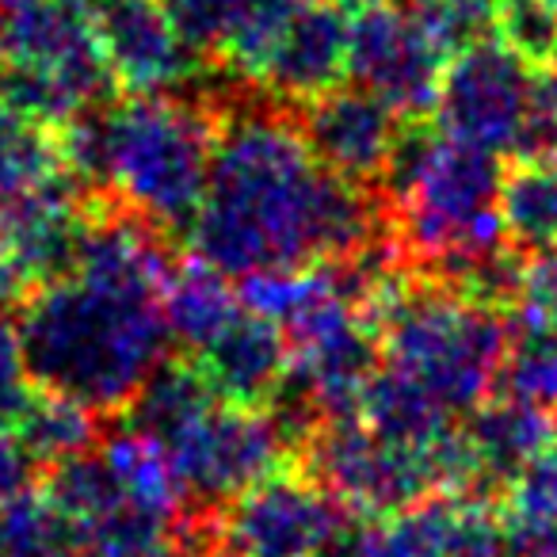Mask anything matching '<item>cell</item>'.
<instances>
[{
    "instance_id": "6da1fadb",
    "label": "cell",
    "mask_w": 557,
    "mask_h": 557,
    "mask_svg": "<svg viewBox=\"0 0 557 557\" xmlns=\"http://www.w3.org/2000/svg\"><path fill=\"white\" fill-rule=\"evenodd\" d=\"M210 108V172L187 225L199 260L222 275H252L348 260L386 237L379 191L321 169L295 108L252 81Z\"/></svg>"
},
{
    "instance_id": "7a4b0ae2",
    "label": "cell",
    "mask_w": 557,
    "mask_h": 557,
    "mask_svg": "<svg viewBox=\"0 0 557 557\" xmlns=\"http://www.w3.org/2000/svg\"><path fill=\"white\" fill-rule=\"evenodd\" d=\"M16 329L35 386L100 417H119L131 405L172 344L161 298L96 287L81 275L32 287Z\"/></svg>"
},
{
    "instance_id": "3957f363",
    "label": "cell",
    "mask_w": 557,
    "mask_h": 557,
    "mask_svg": "<svg viewBox=\"0 0 557 557\" xmlns=\"http://www.w3.org/2000/svg\"><path fill=\"white\" fill-rule=\"evenodd\" d=\"M500 157L432 134L420 119H405L386 172L379 180L386 233L405 268L455 283L462 268L504 248Z\"/></svg>"
},
{
    "instance_id": "277c9868",
    "label": "cell",
    "mask_w": 557,
    "mask_h": 557,
    "mask_svg": "<svg viewBox=\"0 0 557 557\" xmlns=\"http://www.w3.org/2000/svg\"><path fill=\"white\" fill-rule=\"evenodd\" d=\"M379 356L450 417L478 409L500 379L508 321L440 278H389L367 306Z\"/></svg>"
},
{
    "instance_id": "5b68a950",
    "label": "cell",
    "mask_w": 557,
    "mask_h": 557,
    "mask_svg": "<svg viewBox=\"0 0 557 557\" xmlns=\"http://www.w3.org/2000/svg\"><path fill=\"white\" fill-rule=\"evenodd\" d=\"M103 146L111 199L164 233L191 225L214 146V108L207 96L146 92L103 103Z\"/></svg>"
},
{
    "instance_id": "8992f818",
    "label": "cell",
    "mask_w": 557,
    "mask_h": 557,
    "mask_svg": "<svg viewBox=\"0 0 557 557\" xmlns=\"http://www.w3.org/2000/svg\"><path fill=\"white\" fill-rule=\"evenodd\" d=\"M440 131L488 153H554L557 131L534 100V65L504 42L481 39L447 58L432 103Z\"/></svg>"
},
{
    "instance_id": "52a82bcc",
    "label": "cell",
    "mask_w": 557,
    "mask_h": 557,
    "mask_svg": "<svg viewBox=\"0 0 557 557\" xmlns=\"http://www.w3.org/2000/svg\"><path fill=\"white\" fill-rule=\"evenodd\" d=\"M302 466L348 516L394 519L440 493L428 447H405L359 417L321 420L302 440Z\"/></svg>"
},
{
    "instance_id": "ba28073f",
    "label": "cell",
    "mask_w": 557,
    "mask_h": 557,
    "mask_svg": "<svg viewBox=\"0 0 557 557\" xmlns=\"http://www.w3.org/2000/svg\"><path fill=\"white\" fill-rule=\"evenodd\" d=\"M195 511H214L287 462V435L260 405L218 401L161 443Z\"/></svg>"
},
{
    "instance_id": "9c48e42d",
    "label": "cell",
    "mask_w": 557,
    "mask_h": 557,
    "mask_svg": "<svg viewBox=\"0 0 557 557\" xmlns=\"http://www.w3.org/2000/svg\"><path fill=\"white\" fill-rule=\"evenodd\" d=\"M348 511L310 473H268L252 488L214 508L210 534L233 557H313Z\"/></svg>"
},
{
    "instance_id": "30bf717a",
    "label": "cell",
    "mask_w": 557,
    "mask_h": 557,
    "mask_svg": "<svg viewBox=\"0 0 557 557\" xmlns=\"http://www.w3.org/2000/svg\"><path fill=\"white\" fill-rule=\"evenodd\" d=\"M85 4L111 81L131 96L180 92L207 73V58L187 47L164 0H85Z\"/></svg>"
},
{
    "instance_id": "8fae6325",
    "label": "cell",
    "mask_w": 557,
    "mask_h": 557,
    "mask_svg": "<svg viewBox=\"0 0 557 557\" xmlns=\"http://www.w3.org/2000/svg\"><path fill=\"white\" fill-rule=\"evenodd\" d=\"M447 58L420 35L405 9L371 4L348 20V77L401 119H424Z\"/></svg>"
},
{
    "instance_id": "7c38bea8",
    "label": "cell",
    "mask_w": 557,
    "mask_h": 557,
    "mask_svg": "<svg viewBox=\"0 0 557 557\" xmlns=\"http://www.w3.org/2000/svg\"><path fill=\"white\" fill-rule=\"evenodd\" d=\"M4 54L12 65L58 81L81 108L103 103L115 85L85 0H27L12 9L4 24Z\"/></svg>"
},
{
    "instance_id": "4fadbf2b",
    "label": "cell",
    "mask_w": 557,
    "mask_h": 557,
    "mask_svg": "<svg viewBox=\"0 0 557 557\" xmlns=\"http://www.w3.org/2000/svg\"><path fill=\"white\" fill-rule=\"evenodd\" d=\"M295 115L321 169L363 187H379L405 126V119L386 100L359 85L329 88L295 108Z\"/></svg>"
},
{
    "instance_id": "5bb4252c",
    "label": "cell",
    "mask_w": 557,
    "mask_h": 557,
    "mask_svg": "<svg viewBox=\"0 0 557 557\" xmlns=\"http://www.w3.org/2000/svg\"><path fill=\"white\" fill-rule=\"evenodd\" d=\"M306 0H164L176 32L230 77L256 81Z\"/></svg>"
},
{
    "instance_id": "9a60e30c",
    "label": "cell",
    "mask_w": 557,
    "mask_h": 557,
    "mask_svg": "<svg viewBox=\"0 0 557 557\" xmlns=\"http://www.w3.org/2000/svg\"><path fill=\"white\" fill-rule=\"evenodd\" d=\"M344 77H348V16L329 0H306L271 47L252 85L287 108H302L306 100L336 88Z\"/></svg>"
},
{
    "instance_id": "2e32d148",
    "label": "cell",
    "mask_w": 557,
    "mask_h": 557,
    "mask_svg": "<svg viewBox=\"0 0 557 557\" xmlns=\"http://www.w3.org/2000/svg\"><path fill=\"white\" fill-rule=\"evenodd\" d=\"M85 207L88 199L65 176L0 210V240L9 248V260L24 287H42L70 275L88 218Z\"/></svg>"
},
{
    "instance_id": "e0dca14e",
    "label": "cell",
    "mask_w": 557,
    "mask_h": 557,
    "mask_svg": "<svg viewBox=\"0 0 557 557\" xmlns=\"http://www.w3.org/2000/svg\"><path fill=\"white\" fill-rule=\"evenodd\" d=\"M191 359L202 367V374L210 379V386H214V394L222 401L268 409L275 401L283 379H287L290 348L275 321L240 306L237 318Z\"/></svg>"
},
{
    "instance_id": "ac0fdd59",
    "label": "cell",
    "mask_w": 557,
    "mask_h": 557,
    "mask_svg": "<svg viewBox=\"0 0 557 557\" xmlns=\"http://www.w3.org/2000/svg\"><path fill=\"white\" fill-rule=\"evenodd\" d=\"M462 435L470 443L473 462H478L481 496L493 504L500 500L508 481L523 466H531L534 458L549 450L554 417H549V409H539L523 397L488 394L478 409H470V424L462 428Z\"/></svg>"
},
{
    "instance_id": "d6986e66",
    "label": "cell",
    "mask_w": 557,
    "mask_h": 557,
    "mask_svg": "<svg viewBox=\"0 0 557 557\" xmlns=\"http://www.w3.org/2000/svg\"><path fill=\"white\" fill-rule=\"evenodd\" d=\"M405 557H504V527L493 504L432 493L389 519Z\"/></svg>"
},
{
    "instance_id": "ffe728a7",
    "label": "cell",
    "mask_w": 557,
    "mask_h": 557,
    "mask_svg": "<svg viewBox=\"0 0 557 557\" xmlns=\"http://www.w3.org/2000/svg\"><path fill=\"white\" fill-rule=\"evenodd\" d=\"M164 329L176 344H184L187 356H199L225 325L240 313V298L230 287V275L210 268L195 256L191 263H176L161 290Z\"/></svg>"
},
{
    "instance_id": "44dd1931",
    "label": "cell",
    "mask_w": 557,
    "mask_h": 557,
    "mask_svg": "<svg viewBox=\"0 0 557 557\" xmlns=\"http://www.w3.org/2000/svg\"><path fill=\"white\" fill-rule=\"evenodd\" d=\"M496 207L511 248L527 256L557 248V149L516 157V164L500 172Z\"/></svg>"
},
{
    "instance_id": "7402d4cb",
    "label": "cell",
    "mask_w": 557,
    "mask_h": 557,
    "mask_svg": "<svg viewBox=\"0 0 557 557\" xmlns=\"http://www.w3.org/2000/svg\"><path fill=\"white\" fill-rule=\"evenodd\" d=\"M218 401H222V397L214 394V386H210V379L202 374V367L195 363V359L164 356L161 363L146 374V382H141L138 394L131 397L123 417L131 420L134 432L164 443L169 435H176L180 428L191 424L199 412H207L210 405H218Z\"/></svg>"
},
{
    "instance_id": "603a6c76",
    "label": "cell",
    "mask_w": 557,
    "mask_h": 557,
    "mask_svg": "<svg viewBox=\"0 0 557 557\" xmlns=\"http://www.w3.org/2000/svg\"><path fill=\"white\" fill-rule=\"evenodd\" d=\"M356 417L371 432L405 443V447H432L450 428V412L428 389H420L417 382L389 371V367H382V371L374 367L367 386L359 389Z\"/></svg>"
},
{
    "instance_id": "cb8c5ba5",
    "label": "cell",
    "mask_w": 557,
    "mask_h": 557,
    "mask_svg": "<svg viewBox=\"0 0 557 557\" xmlns=\"http://www.w3.org/2000/svg\"><path fill=\"white\" fill-rule=\"evenodd\" d=\"M100 455H103V462L111 466L119 488H123V496L131 504H138V508H146V511H157V516H164V519H176V523L191 519L187 516L191 504H187V496H184V485L176 481V473H172V466H169V455H164V447L157 440L126 428V432L103 440Z\"/></svg>"
},
{
    "instance_id": "d4e9b609",
    "label": "cell",
    "mask_w": 557,
    "mask_h": 557,
    "mask_svg": "<svg viewBox=\"0 0 557 557\" xmlns=\"http://www.w3.org/2000/svg\"><path fill=\"white\" fill-rule=\"evenodd\" d=\"M103 420L88 405L73 401L54 389H35L32 405L24 409L20 424L12 428L24 450L35 458V466H54L73 455L96 450L103 440Z\"/></svg>"
},
{
    "instance_id": "484cf974",
    "label": "cell",
    "mask_w": 557,
    "mask_h": 557,
    "mask_svg": "<svg viewBox=\"0 0 557 557\" xmlns=\"http://www.w3.org/2000/svg\"><path fill=\"white\" fill-rule=\"evenodd\" d=\"M187 523L123 500L77 531V557H184Z\"/></svg>"
},
{
    "instance_id": "4316f807",
    "label": "cell",
    "mask_w": 557,
    "mask_h": 557,
    "mask_svg": "<svg viewBox=\"0 0 557 557\" xmlns=\"http://www.w3.org/2000/svg\"><path fill=\"white\" fill-rule=\"evenodd\" d=\"M65 180L54 131L27 123L0 100V210Z\"/></svg>"
},
{
    "instance_id": "83f0119b",
    "label": "cell",
    "mask_w": 557,
    "mask_h": 557,
    "mask_svg": "<svg viewBox=\"0 0 557 557\" xmlns=\"http://www.w3.org/2000/svg\"><path fill=\"white\" fill-rule=\"evenodd\" d=\"M504 527L519 549H557V455L546 450L508 481Z\"/></svg>"
},
{
    "instance_id": "f1b7e54d",
    "label": "cell",
    "mask_w": 557,
    "mask_h": 557,
    "mask_svg": "<svg viewBox=\"0 0 557 557\" xmlns=\"http://www.w3.org/2000/svg\"><path fill=\"white\" fill-rule=\"evenodd\" d=\"M0 557H77V531L42 493L0 504Z\"/></svg>"
},
{
    "instance_id": "f546056e",
    "label": "cell",
    "mask_w": 557,
    "mask_h": 557,
    "mask_svg": "<svg viewBox=\"0 0 557 557\" xmlns=\"http://www.w3.org/2000/svg\"><path fill=\"white\" fill-rule=\"evenodd\" d=\"M504 394L523 397L539 409H557V333L539 321L519 318V329H508L500 379Z\"/></svg>"
},
{
    "instance_id": "4dcf8cb0",
    "label": "cell",
    "mask_w": 557,
    "mask_h": 557,
    "mask_svg": "<svg viewBox=\"0 0 557 557\" xmlns=\"http://www.w3.org/2000/svg\"><path fill=\"white\" fill-rule=\"evenodd\" d=\"M401 9L443 58L496 32V0H405Z\"/></svg>"
},
{
    "instance_id": "1f68e13d",
    "label": "cell",
    "mask_w": 557,
    "mask_h": 557,
    "mask_svg": "<svg viewBox=\"0 0 557 557\" xmlns=\"http://www.w3.org/2000/svg\"><path fill=\"white\" fill-rule=\"evenodd\" d=\"M496 35L539 70L557 50V0H496Z\"/></svg>"
},
{
    "instance_id": "d6a6232c",
    "label": "cell",
    "mask_w": 557,
    "mask_h": 557,
    "mask_svg": "<svg viewBox=\"0 0 557 557\" xmlns=\"http://www.w3.org/2000/svg\"><path fill=\"white\" fill-rule=\"evenodd\" d=\"M35 379L24 356V341L20 329L9 318H0V428H16L24 409L35 397Z\"/></svg>"
},
{
    "instance_id": "836d02e7",
    "label": "cell",
    "mask_w": 557,
    "mask_h": 557,
    "mask_svg": "<svg viewBox=\"0 0 557 557\" xmlns=\"http://www.w3.org/2000/svg\"><path fill=\"white\" fill-rule=\"evenodd\" d=\"M516 310H519V318L539 321V325L557 333V248H549V252H531L523 260Z\"/></svg>"
},
{
    "instance_id": "e575fe53",
    "label": "cell",
    "mask_w": 557,
    "mask_h": 557,
    "mask_svg": "<svg viewBox=\"0 0 557 557\" xmlns=\"http://www.w3.org/2000/svg\"><path fill=\"white\" fill-rule=\"evenodd\" d=\"M313 557H405V549L386 519H363L344 523Z\"/></svg>"
},
{
    "instance_id": "d590c367",
    "label": "cell",
    "mask_w": 557,
    "mask_h": 557,
    "mask_svg": "<svg viewBox=\"0 0 557 557\" xmlns=\"http://www.w3.org/2000/svg\"><path fill=\"white\" fill-rule=\"evenodd\" d=\"M32 481H35V458L24 450L16 432L0 428V504L27 493Z\"/></svg>"
},
{
    "instance_id": "8d00e7d4",
    "label": "cell",
    "mask_w": 557,
    "mask_h": 557,
    "mask_svg": "<svg viewBox=\"0 0 557 557\" xmlns=\"http://www.w3.org/2000/svg\"><path fill=\"white\" fill-rule=\"evenodd\" d=\"M534 100L549 126L557 131V50L534 70Z\"/></svg>"
},
{
    "instance_id": "74e56055",
    "label": "cell",
    "mask_w": 557,
    "mask_h": 557,
    "mask_svg": "<svg viewBox=\"0 0 557 557\" xmlns=\"http://www.w3.org/2000/svg\"><path fill=\"white\" fill-rule=\"evenodd\" d=\"M20 290H24V283H20L16 268H12L9 248H4V240H0V310H4V306H9Z\"/></svg>"
},
{
    "instance_id": "f35d334b",
    "label": "cell",
    "mask_w": 557,
    "mask_h": 557,
    "mask_svg": "<svg viewBox=\"0 0 557 557\" xmlns=\"http://www.w3.org/2000/svg\"><path fill=\"white\" fill-rule=\"evenodd\" d=\"M329 4H336L344 12H359V9H371V4H389V0H329Z\"/></svg>"
},
{
    "instance_id": "ab89813d",
    "label": "cell",
    "mask_w": 557,
    "mask_h": 557,
    "mask_svg": "<svg viewBox=\"0 0 557 557\" xmlns=\"http://www.w3.org/2000/svg\"><path fill=\"white\" fill-rule=\"evenodd\" d=\"M511 557H557V549H519L516 546V554Z\"/></svg>"
},
{
    "instance_id": "60d3db41",
    "label": "cell",
    "mask_w": 557,
    "mask_h": 557,
    "mask_svg": "<svg viewBox=\"0 0 557 557\" xmlns=\"http://www.w3.org/2000/svg\"><path fill=\"white\" fill-rule=\"evenodd\" d=\"M4 24H9V20H4V12H0V58H4Z\"/></svg>"
},
{
    "instance_id": "b9f144b4",
    "label": "cell",
    "mask_w": 557,
    "mask_h": 557,
    "mask_svg": "<svg viewBox=\"0 0 557 557\" xmlns=\"http://www.w3.org/2000/svg\"><path fill=\"white\" fill-rule=\"evenodd\" d=\"M549 450L557 455V412H554V435H549Z\"/></svg>"
},
{
    "instance_id": "7bdbcfd3",
    "label": "cell",
    "mask_w": 557,
    "mask_h": 557,
    "mask_svg": "<svg viewBox=\"0 0 557 557\" xmlns=\"http://www.w3.org/2000/svg\"><path fill=\"white\" fill-rule=\"evenodd\" d=\"M0 4H9V9H20V4H27V0H0Z\"/></svg>"
}]
</instances>
